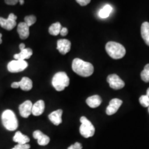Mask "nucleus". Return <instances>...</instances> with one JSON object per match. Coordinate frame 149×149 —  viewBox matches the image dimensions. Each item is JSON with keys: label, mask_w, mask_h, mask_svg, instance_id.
Here are the masks:
<instances>
[{"label": "nucleus", "mask_w": 149, "mask_h": 149, "mask_svg": "<svg viewBox=\"0 0 149 149\" xmlns=\"http://www.w3.org/2000/svg\"><path fill=\"white\" fill-rule=\"evenodd\" d=\"M72 70L81 77H90L94 72V67L91 63L79 58L73 59L72 63Z\"/></svg>", "instance_id": "f257e3e1"}, {"label": "nucleus", "mask_w": 149, "mask_h": 149, "mask_svg": "<svg viewBox=\"0 0 149 149\" xmlns=\"http://www.w3.org/2000/svg\"><path fill=\"white\" fill-rule=\"evenodd\" d=\"M3 126L9 131H14L18 128V121L15 113L11 110H6L1 115Z\"/></svg>", "instance_id": "f03ea898"}, {"label": "nucleus", "mask_w": 149, "mask_h": 149, "mask_svg": "<svg viewBox=\"0 0 149 149\" xmlns=\"http://www.w3.org/2000/svg\"><path fill=\"white\" fill-rule=\"evenodd\" d=\"M108 55L114 59H120L126 55V49L121 44L115 42H109L106 45Z\"/></svg>", "instance_id": "7ed1b4c3"}, {"label": "nucleus", "mask_w": 149, "mask_h": 149, "mask_svg": "<svg viewBox=\"0 0 149 149\" xmlns=\"http://www.w3.org/2000/svg\"><path fill=\"white\" fill-rule=\"evenodd\" d=\"M70 79L65 72H58L53 76L52 85L56 91H62L68 86Z\"/></svg>", "instance_id": "20e7f679"}, {"label": "nucleus", "mask_w": 149, "mask_h": 149, "mask_svg": "<svg viewBox=\"0 0 149 149\" xmlns=\"http://www.w3.org/2000/svg\"><path fill=\"white\" fill-rule=\"evenodd\" d=\"M80 122H81V126L79 127L80 134L85 138H88V137H92L94 135L95 132V128L93 124L89 121L86 117L82 116L80 118Z\"/></svg>", "instance_id": "39448f33"}, {"label": "nucleus", "mask_w": 149, "mask_h": 149, "mask_svg": "<svg viewBox=\"0 0 149 149\" xmlns=\"http://www.w3.org/2000/svg\"><path fill=\"white\" fill-rule=\"evenodd\" d=\"M29 66V64L27 61L25 60H17V59H15L10 61L7 66L8 70L10 72H19L24 71L26 68Z\"/></svg>", "instance_id": "423d86ee"}, {"label": "nucleus", "mask_w": 149, "mask_h": 149, "mask_svg": "<svg viewBox=\"0 0 149 149\" xmlns=\"http://www.w3.org/2000/svg\"><path fill=\"white\" fill-rule=\"evenodd\" d=\"M17 16L13 13H10L7 19L0 17V26L7 31H11L16 26Z\"/></svg>", "instance_id": "0eeeda50"}, {"label": "nucleus", "mask_w": 149, "mask_h": 149, "mask_svg": "<svg viewBox=\"0 0 149 149\" xmlns=\"http://www.w3.org/2000/svg\"><path fill=\"white\" fill-rule=\"evenodd\" d=\"M107 82L109 84L110 87L115 90H120L124 88L125 83L116 74H110L107 77Z\"/></svg>", "instance_id": "6e6552de"}, {"label": "nucleus", "mask_w": 149, "mask_h": 149, "mask_svg": "<svg viewBox=\"0 0 149 149\" xmlns=\"http://www.w3.org/2000/svg\"><path fill=\"white\" fill-rule=\"evenodd\" d=\"M32 108L33 104L30 100H26L20 104L19 107V114L24 118H27L30 115L32 114Z\"/></svg>", "instance_id": "1a4fd4ad"}, {"label": "nucleus", "mask_w": 149, "mask_h": 149, "mask_svg": "<svg viewBox=\"0 0 149 149\" xmlns=\"http://www.w3.org/2000/svg\"><path fill=\"white\" fill-rule=\"evenodd\" d=\"M122 101L120 99L114 98L111 100L109 102V105L108 106L106 110V113L108 115H112L117 113L118 109L122 106Z\"/></svg>", "instance_id": "9d476101"}, {"label": "nucleus", "mask_w": 149, "mask_h": 149, "mask_svg": "<svg viewBox=\"0 0 149 149\" xmlns=\"http://www.w3.org/2000/svg\"><path fill=\"white\" fill-rule=\"evenodd\" d=\"M71 48V43L66 39H61L57 41V49L62 55H66L70 51Z\"/></svg>", "instance_id": "9b49d317"}, {"label": "nucleus", "mask_w": 149, "mask_h": 149, "mask_svg": "<svg viewBox=\"0 0 149 149\" xmlns=\"http://www.w3.org/2000/svg\"><path fill=\"white\" fill-rule=\"evenodd\" d=\"M33 137L37 140V143L40 146H46L50 142V137L42 133L41 130H35L33 133Z\"/></svg>", "instance_id": "f8f14e48"}, {"label": "nucleus", "mask_w": 149, "mask_h": 149, "mask_svg": "<svg viewBox=\"0 0 149 149\" xmlns=\"http://www.w3.org/2000/svg\"><path fill=\"white\" fill-rule=\"evenodd\" d=\"M62 113V110L58 109L57 111L52 112L51 114L48 115V118H49L50 121L53 123L54 125L58 126L62 122V119H61Z\"/></svg>", "instance_id": "ddd939ff"}, {"label": "nucleus", "mask_w": 149, "mask_h": 149, "mask_svg": "<svg viewBox=\"0 0 149 149\" xmlns=\"http://www.w3.org/2000/svg\"><path fill=\"white\" fill-rule=\"evenodd\" d=\"M17 32L19 35L20 39L26 40L29 37L30 34L29 26L25 22H21L17 26Z\"/></svg>", "instance_id": "4468645a"}, {"label": "nucleus", "mask_w": 149, "mask_h": 149, "mask_svg": "<svg viewBox=\"0 0 149 149\" xmlns=\"http://www.w3.org/2000/svg\"><path fill=\"white\" fill-rule=\"evenodd\" d=\"M45 109V103L43 100H38L33 105L32 114L34 116H40L44 113Z\"/></svg>", "instance_id": "2eb2a0df"}, {"label": "nucleus", "mask_w": 149, "mask_h": 149, "mask_svg": "<svg viewBox=\"0 0 149 149\" xmlns=\"http://www.w3.org/2000/svg\"><path fill=\"white\" fill-rule=\"evenodd\" d=\"M102 100L101 97L97 95L91 96L86 99L87 105L92 109H95V108L100 107V104H102Z\"/></svg>", "instance_id": "dca6fc26"}, {"label": "nucleus", "mask_w": 149, "mask_h": 149, "mask_svg": "<svg viewBox=\"0 0 149 149\" xmlns=\"http://www.w3.org/2000/svg\"><path fill=\"white\" fill-rule=\"evenodd\" d=\"M33 55V51L31 48H26L23 51H20V53L15 54L14 55V58L17 60H25L26 59H29Z\"/></svg>", "instance_id": "f3484780"}, {"label": "nucleus", "mask_w": 149, "mask_h": 149, "mask_svg": "<svg viewBox=\"0 0 149 149\" xmlns=\"http://www.w3.org/2000/svg\"><path fill=\"white\" fill-rule=\"evenodd\" d=\"M13 141L19 144H26L30 141V138L27 135H24L20 131H17L13 137Z\"/></svg>", "instance_id": "a211bd4d"}, {"label": "nucleus", "mask_w": 149, "mask_h": 149, "mask_svg": "<svg viewBox=\"0 0 149 149\" xmlns=\"http://www.w3.org/2000/svg\"><path fill=\"white\" fill-rule=\"evenodd\" d=\"M141 35L145 43L149 46V22H145L141 24Z\"/></svg>", "instance_id": "6ab92c4d"}, {"label": "nucleus", "mask_w": 149, "mask_h": 149, "mask_svg": "<svg viewBox=\"0 0 149 149\" xmlns=\"http://www.w3.org/2000/svg\"><path fill=\"white\" fill-rule=\"evenodd\" d=\"M19 88L22 91H29L33 88L32 80L27 77H24L21 81H19Z\"/></svg>", "instance_id": "aec40b11"}, {"label": "nucleus", "mask_w": 149, "mask_h": 149, "mask_svg": "<svg viewBox=\"0 0 149 149\" xmlns=\"http://www.w3.org/2000/svg\"><path fill=\"white\" fill-rule=\"evenodd\" d=\"M61 25L59 22H56L52 24L51 26L48 29V32L51 35L53 36H57L60 33L61 29Z\"/></svg>", "instance_id": "412c9836"}, {"label": "nucleus", "mask_w": 149, "mask_h": 149, "mask_svg": "<svg viewBox=\"0 0 149 149\" xmlns=\"http://www.w3.org/2000/svg\"><path fill=\"white\" fill-rule=\"evenodd\" d=\"M112 10H113V8H112L111 5H105L103 8L100 10V12H99V16H100V17H101L102 19L107 18L108 17H109L110 14L111 13Z\"/></svg>", "instance_id": "4be33fe9"}, {"label": "nucleus", "mask_w": 149, "mask_h": 149, "mask_svg": "<svg viewBox=\"0 0 149 149\" xmlns=\"http://www.w3.org/2000/svg\"><path fill=\"white\" fill-rule=\"evenodd\" d=\"M141 78L144 82H149V64L145 66L144 70L141 72Z\"/></svg>", "instance_id": "5701e85b"}, {"label": "nucleus", "mask_w": 149, "mask_h": 149, "mask_svg": "<svg viewBox=\"0 0 149 149\" xmlns=\"http://www.w3.org/2000/svg\"><path fill=\"white\" fill-rule=\"evenodd\" d=\"M37 21V18L35 15H29V16H26L25 18H24V22L27 24L29 26H31L34 24L35 22Z\"/></svg>", "instance_id": "b1692460"}, {"label": "nucleus", "mask_w": 149, "mask_h": 149, "mask_svg": "<svg viewBox=\"0 0 149 149\" xmlns=\"http://www.w3.org/2000/svg\"><path fill=\"white\" fill-rule=\"evenodd\" d=\"M139 103L142 107H149V97L146 95H141L139 97Z\"/></svg>", "instance_id": "393cba45"}, {"label": "nucleus", "mask_w": 149, "mask_h": 149, "mask_svg": "<svg viewBox=\"0 0 149 149\" xmlns=\"http://www.w3.org/2000/svg\"><path fill=\"white\" fill-rule=\"evenodd\" d=\"M31 146L30 144H17L16 146H15L12 149H30Z\"/></svg>", "instance_id": "a878e982"}, {"label": "nucleus", "mask_w": 149, "mask_h": 149, "mask_svg": "<svg viewBox=\"0 0 149 149\" xmlns=\"http://www.w3.org/2000/svg\"><path fill=\"white\" fill-rule=\"evenodd\" d=\"M68 149H82V145L79 142H75L74 144L68 147Z\"/></svg>", "instance_id": "bb28decb"}, {"label": "nucleus", "mask_w": 149, "mask_h": 149, "mask_svg": "<svg viewBox=\"0 0 149 149\" xmlns=\"http://www.w3.org/2000/svg\"><path fill=\"white\" fill-rule=\"evenodd\" d=\"M91 0H76V1L81 6H85L91 2Z\"/></svg>", "instance_id": "cd10ccee"}, {"label": "nucleus", "mask_w": 149, "mask_h": 149, "mask_svg": "<svg viewBox=\"0 0 149 149\" xmlns=\"http://www.w3.org/2000/svg\"><path fill=\"white\" fill-rule=\"evenodd\" d=\"M19 1V0H5V3L10 6L16 5Z\"/></svg>", "instance_id": "c85d7f7f"}, {"label": "nucleus", "mask_w": 149, "mask_h": 149, "mask_svg": "<svg viewBox=\"0 0 149 149\" xmlns=\"http://www.w3.org/2000/svg\"><path fill=\"white\" fill-rule=\"evenodd\" d=\"M68 29L67 28H61V31H60V35L61 36H66L68 34Z\"/></svg>", "instance_id": "c756f323"}, {"label": "nucleus", "mask_w": 149, "mask_h": 149, "mask_svg": "<svg viewBox=\"0 0 149 149\" xmlns=\"http://www.w3.org/2000/svg\"><path fill=\"white\" fill-rule=\"evenodd\" d=\"M11 87H12L13 88H19V81L18 82H13L11 84Z\"/></svg>", "instance_id": "7c9ffc66"}, {"label": "nucleus", "mask_w": 149, "mask_h": 149, "mask_svg": "<svg viewBox=\"0 0 149 149\" xmlns=\"http://www.w3.org/2000/svg\"><path fill=\"white\" fill-rule=\"evenodd\" d=\"M25 48H26L25 44H23V43H22V44H19V49H20V51H23V50L25 49Z\"/></svg>", "instance_id": "2f4dec72"}, {"label": "nucleus", "mask_w": 149, "mask_h": 149, "mask_svg": "<svg viewBox=\"0 0 149 149\" xmlns=\"http://www.w3.org/2000/svg\"><path fill=\"white\" fill-rule=\"evenodd\" d=\"M1 37H2V34H1V33H0V44L2 43V39H1Z\"/></svg>", "instance_id": "473e14b6"}, {"label": "nucleus", "mask_w": 149, "mask_h": 149, "mask_svg": "<svg viewBox=\"0 0 149 149\" xmlns=\"http://www.w3.org/2000/svg\"><path fill=\"white\" fill-rule=\"evenodd\" d=\"M19 3L21 5H24V0H19Z\"/></svg>", "instance_id": "72a5a7b5"}, {"label": "nucleus", "mask_w": 149, "mask_h": 149, "mask_svg": "<svg viewBox=\"0 0 149 149\" xmlns=\"http://www.w3.org/2000/svg\"><path fill=\"white\" fill-rule=\"evenodd\" d=\"M146 95L149 97V88L147 89V91H146Z\"/></svg>", "instance_id": "f704fd0d"}, {"label": "nucleus", "mask_w": 149, "mask_h": 149, "mask_svg": "<svg viewBox=\"0 0 149 149\" xmlns=\"http://www.w3.org/2000/svg\"><path fill=\"white\" fill-rule=\"evenodd\" d=\"M148 112H149V107H148Z\"/></svg>", "instance_id": "c9c22d12"}]
</instances>
